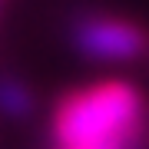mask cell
Returning <instances> with one entry per match:
<instances>
[{"mask_svg":"<svg viewBox=\"0 0 149 149\" xmlns=\"http://www.w3.org/2000/svg\"><path fill=\"white\" fill-rule=\"evenodd\" d=\"M56 149H149V100L133 80L86 83L50 113Z\"/></svg>","mask_w":149,"mask_h":149,"instance_id":"obj_1","label":"cell"},{"mask_svg":"<svg viewBox=\"0 0 149 149\" xmlns=\"http://www.w3.org/2000/svg\"><path fill=\"white\" fill-rule=\"evenodd\" d=\"M37 113V93L20 76L0 73V116L7 119H30Z\"/></svg>","mask_w":149,"mask_h":149,"instance_id":"obj_3","label":"cell"},{"mask_svg":"<svg viewBox=\"0 0 149 149\" xmlns=\"http://www.w3.org/2000/svg\"><path fill=\"white\" fill-rule=\"evenodd\" d=\"M66 43L76 56L106 66L136 63V60L149 56V30L129 17L106 10L76 13L66 27Z\"/></svg>","mask_w":149,"mask_h":149,"instance_id":"obj_2","label":"cell"}]
</instances>
